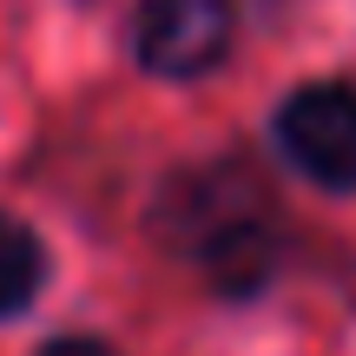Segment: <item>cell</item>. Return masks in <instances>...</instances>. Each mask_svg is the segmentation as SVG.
<instances>
[{
	"mask_svg": "<svg viewBox=\"0 0 356 356\" xmlns=\"http://www.w3.org/2000/svg\"><path fill=\"white\" fill-rule=\"evenodd\" d=\"M270 152L317 191H356V79H304L270 106Z\"/></svg>",
	"mask_w": 356,
	"mask_h": 356,
	"instance_id": "obj_2",
	"label": "cell"
},
{
	"mask_svg": "<svg viewBox=\"0 0 356 356\" xmlns=\"http://www.w3.org/2000/svg\"><path fill=\"white\" fill-rule=\"evenodd\" d=\"M47 277H53L47 238H40L26 218L0 211V323L26 317V310L40 304V291H47Z\"/></svg>",
	"mask_w": 356,
	"mask_h": 356,
	"instance_id": "obj_4",
	"label": "cell"
},
{
	"mask_svg": "<svg viewBox=\"0 0 356 356\" xmlns=\"http://www.w3.org/2000/svg\"><path fill=\"white\" fill-rule=\"evenodd\" d=\"M33 356H119V350L106 343V337H47Z\"/></svg>",
	"mask_w": 356,
	"mask_h": 356,
	"instance_id": "obj_5",
	"label": "cell"
},
{
	"mask_svg": "<svg viewBox=\"0 0 356 356\" xmlns=\"http://www.w3.org/2000/svg\"><path fill=\"white\" fill-rule=\"evenodd\" d=\"M145 231L159 251L198 270V284L218 304H257L284 277V257H291L277 185L264 165L238 152L165 172L152 191V211H145Z\"/></svg>",
	"mask_w": 356,
	"mask_h": 356,
	"instance_id": "obj_1",
	"label": "cell"
},
{
	"mask_svg": "<svg viewBox=\"0 0 356 356\" xmlns=\"http://www.w3.org/2000/svg\"><path fill=\"white\" fill-rule=\"evenodd\" d=\"M238 0H139L132 13V60L152 79H204L231 60Z\"/></svg>",
	"mask_w": 356,
	"mask_h": 356,
	"instance_id": "obj_3",
	"label": "cell"
}]
</instances>
